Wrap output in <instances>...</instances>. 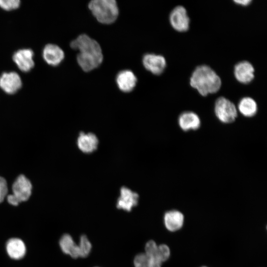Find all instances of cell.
Returning <instances> with one entry per match:
<instances>
[{"label":"cell","instance_id":"6da1fadb","mask_svg":"<svg viewBox=\"0 0 267 267\" xmlns=\"http://www.w3.org/2000/svg\"><path fill=\"white\" fill-rule=\"evenodd\" d=\"M70 46L79 51L77 61L84 71H91L102 63L103 56L101 46L96 41L88 35H79L71 42Z\"/></svg>","mask_w":267,"mask_h":267},{"label":"cell","instance_id":"7a4b0ae2","mask_svg":"<svg viewBox=\"0 0 267 267\" xmlns=\"http://www.w3.org/2000/svg\"><path fill=\"white\" fill-rule=\"evenodd\" d=\"M189 84L200 95L205 96L218 92L221 87L222 81L219 76L210 66L201 65L193 70Z\"/></svg>","mask_w":267,"mask_h":267},{"label":"cell","instance_id":"3957f363","mask_svg":"<svg viewBox=\"0 0 267 267\" xmlns=\"http://www.w3.org/2000/svg\"><path fill=\"white\" fill-rule=\"evenodd\" d=\"M89 8L100 23H114L119 15V8L114 0H93L89 3Z\"/></svg>","mask_w":267,"mask_h":267},{"label":"cell","instance_id":"277c9868","mask_svg":"<svg viewBox=\"0 0 267 267\" xmlns=\"http://www.w3.org/2000/svg\"><path fill=\"white\" fill-rule=\"evenodd\" d=\"M32 184L30 181L24 175L19 176L12 185V194L7 196L8 202L13 206L27 201L32 192Z\"/></svg>","mask_w":267,"mask_h":267},{"label":"cell","instance_id":"5b68a950","mask_svg":"<svg viewBox=\"0 0 267 267\" xmlns=\"http://www.w3.org/2000/svg\"><path fill=\"white\" fill-rule=\"evenodd\" d=\"M214 111L219 120L225 124L233 122L238 115V111L234 104L223 96L218 98L216 100Z\"/></svg>","mask_w":267,"mask_h":267},{"label":"cell","instance_id":"8992f818","mask_svg":"<svg viewBox=\"0 0 267 267\" xmlns=\"http://www.w3.org/2000/svg\"><path fill=\"white\" fill-rule=\"evenodd\" d=\"M171 25L176 31L179 32L187 31L189 28L190 19L184 7L176 6L169 15Z\"/></svg>","mask_w":267,"mask_h":267},{"label":"cell","instance_id":"52a82bcc","mask_svg":"<svg viewBox=\"0 0 267 267\" xmlns=\"http://www.w3.org/2000/svg\"><path fill=\"white\" fill-rule=\"evenodd\" d=\"M142 62L144 67L155 75L162 74L166 67V59L160 54L146 53L143 56Z\"/></svg>","mask_w":267,"mask_h":267},{"label":"cell","instance_id":"ba28073f","mask_svg":"<svg viewBox=\"0 0 267 267\" xmlns=\"http://www.w3.org/2000/svg\"><path fill=\"white\" fill-rule=\"evenodd\" d=\"M21 79L15 72H4L0 76V88L7 94H14L22 87Z\"/></svg>","mask_w":267,"mask_h":267},{"label":"cell","instance_id":"9c48e42d","mask_svg":"<svg viewBox=\"0 0 267 267\" xmlns=\"http://www.w3.org/2000/svg\"><path fill=\"white\" fill-rule=\"evenodd\" d=\"M34 52L30 48H23L16 51L13 55V60L22 71H30L34 66Z\"/></svg>","mask_w":267,"mask_h":267},{"label":"cell","instance_id":"30bf717a","mask_svg":"<svg viewBox=\"0 0 267 267\" xmlns=\"http://www.w3.org/2000/svg\"><path fill=\"white\" fill-rule=\"evenodd\" d=\"M138 198L137 193L127 187L123 186L120 189V196L117 201V207L129 212L136 206Z\"/></svg>","mask_w":267,"mask_h":267},{"label":"cell","instance_id":"8fae6325","mask_svg":"<svg viewBox=\"0 0 267 267\" xmlns=\"http://www.w3.org/2000/svg\"><path fill=\"white\" fill-rule=\"evenodd\" d=\"M233 72L236 80L244 84L251 82L255 77L254 66L250 62L246 60L241 61L236 64Z\"/></svg>","mask_w":267,"mask_h":267},{"label":"cell","instance_id":"7c38bea8","mask_svg":"<svg viewBox=\"0 0 267 267\" xmlns=\"http://www.w3.org/2000/svg\"><path fill=\"white\" fill-rule=\"evenodd\" d=\"M137 79L133 71L127 69L120 71L116 77V82L119 89L124 92H130L134 90Z\"/></svg>","mask_w":267,"mask_h":267},{"label":"cell","instance_id":"4fadbf2b","mask_svg":"<svg viewBox=\"0 0 267 267\" xmlns=\"http://www.w3.org/2000/svg\"><path fill=\"white\" fill-rule=\"evenodd\" d=\"M64 56L63 50L55 44H46L43 50L44 59L47 64L51 66L58 65L63 60Z\"/></svg>","mask_w":267,"mask_h":267},{"label":"cell","instance_id":"5bb4252c","mask_svg":"<svg viewBox=\"0 0 267 267\" xmlns=\"http://www.w3.org/2000/svg\"><path fill=\"white\" fill-rule=\"evenodd\" d=\"M98 143L97 136L92 133L81 132L77 140L78 148L84 153H90L96 150Z\"/></svg>","mask_w":267,"mask_h":267},{"label":"cell","instance_id":"9a60e30c","mask_svg":"<svg viewBox=\"0 0 267 267\" xmlns=\"http://www.w3.org/2000/svg\"><path fill=\"white\" fill-rule=\"evenodd\" d=\"M179 127L184 131L196 130L200 127L201 121L198 115L192 111H184L178 118Z\"/></svg>","mask_w":267,"mask_h":267},{"label":"cell","instance_id":"2e32d148","mask_svg":"<svg viewBox=\"0 0 267 267\" xmlns=\"http://www.w3.org/2000/svg\"><path fill=\"white\" fill-rule=\"evenodd\" d=\"M6 250L9 257L17 260L25 256L26 247L21 239L18 238H12L6 242Z\"/></svg>","mask_w":267,"mask_h":267},{"label":"cell","instance_id":"e0dca14e","mask_svg":"<svg viewBox=\"0 0 267 267\" xmlns=\"http://www.w3.org/2000/svg\"><path fill=\"white\" fill-rule=\"evenodd\" d=\"M184 217L181 213L172 210L167 212L164 215V223L166 228L174 231L181 228L183 223Z\"/></svg>","mask_w":267,"mask_h":267},{"label":"cell","instance_id":"ac0fdd59","mask_svg":"<svg viewBox=\"0 0 267 267\" xmlns=\"http://www.w3.org/2000/svg\"><path fill=\"white\" fill-rule=\"evenodd\" d=\"M59 246L64 253L73 258L79 257L78 245L75 243L69 234H65L62 236L59 240Z\"/></svg>","mask_w":267,"mask_h":267},{"label":"cell","instance_id":"d6986e66","mask_svg":"<svg viewBox=\"0 0 267 267\" xmlns=\"http://www.w3.org/2000/svg\"><path fill=\"white\" fill-rule=\"evenodd\" d=\"M237 109L244 116L252 117L256 115L258 110V106L253 98L246 96L240 100Z\"/></svg>","mask_w":267,"mask_h":267},{"label":"cell","instance_id":"ffe728a7","mask_svg":"<svg viewBox=\"0 0 267 267\" xmlns=\"http://www.w3.org/2000/svg\"><path fill=\"white\" fill-rule=\"evenodd\" d=\"M79 257H87L91 250V244L87 237L83 235L81 236L78 245Z\"/></svg>","mask_w":267,"mask_h":267},{"label":"cell","instance_id":"44dd1931","mask_svg":"<svg viewBox=\"0 0 267 267\" xmlns=\"http://www.w3.org/2000/svg\"><path fill=\"white\" fill-rule=\"evenodd\" d=\"M170 251L169 248L166 245L162 244L158 246L156 254L155 257L163 262L166 261L169 257Z\"/></svg>","mask_w":267,"mask_h":267},{"label":"cell","instance_id":"7402d4cb","mask_svg":"<svg viewBox=\"0 0 267 267\" xmlns=\"http://www.w3.org/2000/svg\"><path fill=\"white\" fill-rule=\"evenodd\" d=\"M149 257L145 253L137 254L134 260L135 267H148Z\"/></svg>","mask_w":267,"mask_h":267},{"label":"cell","instance_id":"603a6c76","mask_svg":"<svg viewBox=\"0 0 267 267\" xmlns=\"http://www.w3.org/2000/svg\"><path fill=\"white\" fill-rule=\"evenodd\" d=\"M20 2L19 0H0V7L5 10H12L18 8Z\"/></svg>","mask_w":267,"mask_h":267},{"label":"cell","instance_id":"cb8c5ba5","mask_svg":"<svg viewBox=\"0 0 267 267\" xmlns=\"http://www.w3.org/2000/svg\"><path fill=\"white\" fill-rule=\"evenodd\" d=\"M158 246L152 240L148 241L145 246V254L149 257H155L156 254Z\"/></svg>","mask_w":267,"mask_h":267},{"label":"cell","instance_id":"d4e9b609","mask_svg":"<svg viewBox=\"0 0 267 267\" xmlns=\"http://www.w3.org/2000/svg\"><path fill=\"white\" fill-rule=\"evenodd\" d=\"M8 191L7 185L5 179L0 177V203L5 198Z\"/></svg>","mask_w":267,"mask_h":267},{"label":"cell","instance_id":"484cf974","mask_svg":"<svg viewBox=\"0 0 267 267\" xmlns=\"http://www.w3.org/2000/svg\"><path fill=\"white\" fill-rule=\"evenodd\" d=\"M162 263L156 257L149 258L148 267H161Z\"/></svg>","mask_w":267,"mask_h":267},{"label":"cell","instance_id":"4316f807","mask_svg":"<svg viewBox=\"0 0 267 267\" xmlns=\"http://www.w3.org/2000/svg\"><path fill=\"white\" fill-rule=\"evenodd\" d=\"M236 4L241 5L242 6H247L250 4L252 2L251 0H234L233 1Z\"/></svg>","mask_w":267,"mask_h":267}]
</instances>
